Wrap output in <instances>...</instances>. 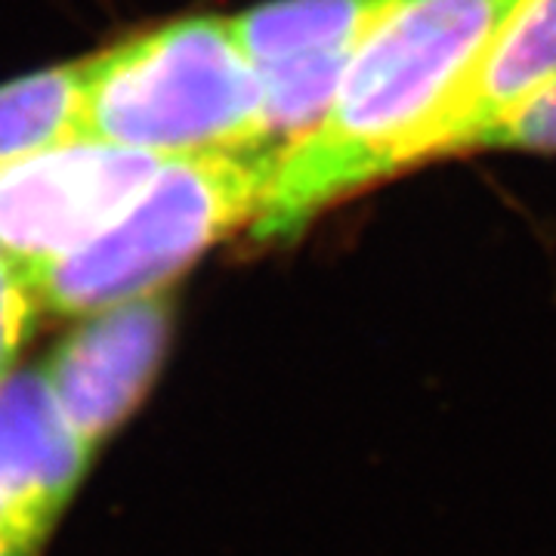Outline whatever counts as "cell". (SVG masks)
<instances>
[{"instance_id":"obj_11","label":"cell","mask_w":556,"mask_h":556,"mask_svg":"<svg viewBox=\"0 0 556 556\" xmlns=\"http://www.w3.org/2000/svg\"><path fill=\"white\" fill-rule=\"evenodd\" d=\"M38 300L10 263L0 257V380L13 375V362L20 356L28 325L35 318Z\"/></svg>"},{"instance_id":"obj_2","label":"cell","mask_w":556,"mask_h":556,"mask_svg":"<svg viewBox=\"0 0 556 556\" xmlns=\"http://www.w3.org/2000/svg\"><path fill=\"white\" fill-rule=\"evenodd\" d=\"M80 137L164 161L269 149L257 65L219 16L139 31L87 60Z\"/></svg>"},{"instance_id":"obj_10","label":"cell","mask_w":556,"mask_h":556,"mask_svg":"<svg viewBox=\"0 0 556 556\" xmlns=\"http://www.w3.org/2000/svg\"><path fill=\"white\" fill-rule=\"evenodd\" d=\"M479 149H532L556 152V75L497 124Z\"/></svg>"},{"instance_id":"obj_8","label":"cell","mask_w":556,"mask_h":556,"mask_svg":"<svg viewBox=\"0 0 556 556\" xmlns=\"http://www.w3.org/2000/svg\"><path fill=\"white\" fill-rule=\"evenodd\" d=\"M396 0H269L229 20L254 65L356 50Z\"/></svg>"},{"instance_id":"obj_3","label":"cell","mask_w":556,"mask_h":556,"mask_svg":"<svg viewBox=\"0 0 556 556\" xmlns=\"http://www.w3.org/2000/svg\"><path fill=\"white\" fill-rule=\"evenodd\" d=\"M276 149L161 161L134 201L31 294L56 316H84L164 291L217 241L254 223Z\"/></svg>"},{"instance_id":"obj_4","label":"cell","mask_w":556,"mask_h":556,"mask_svg":"<svg viewBox=\"0 0 556 556\" xmlns=\"http://www.w3.org/2000/svg\"><path fill=\"white\" fill-rule=\"evenodd\" d=\"M155 155L72 137L0 164V257L35 288L134 201L161 167Z\"/></svg>"},{"instance_id":"obj_1","label":"cell","mask_w":556,"mask_h":556,"mask_svg":"<svg viewBox=\"0 0 556 556\" xmlns=\"http://www.w3.org/2000/svg\"><path fill=\"white\" fill-rule=\"evenodd\" d=\"M519 0H396L358 40L325 115L276 149L254 241L278 244L338 201L433 159Z\"/></svg>"},{"instance_id":"obj_7","label":"cell","mask_w":556,"mask_h":556,"mask_svg":"<svg viewBox=\"0 0 556 556\" xmlns=\"http://www.w3.org/2000/svg\"><path fill=\"white\" fill-rule=\"evenodd\" d=\"M556 75V0H519L437 155L479 149L510 112Z\"/></svg>"},{"instance_id":"obj_6","label":"cell","mask_w":556,"mask_h":556,"mask_svg":"<svg viewBox=\"0 0 556 556\" xmlns=\"http://www.w3.org/2000/svg\"><path fill=\"white\" fill-rule=\"evenodd\" d=\"M93 445L62 415L40 371L0 380V529L43 544L78 492Z\"/></svg>"},{"instance_id":"obj_12","label":"cell","mask_w":556,"mask_h":556,"mask_svg":"<svg viewBox=\"0 0 556 556\" xmlns=\"http://www.w3.org/2000/svg\"><path fill=\"white\" fill-rule=\"evenodd\" d=\"M38 551V544H31V541H25V538L0 529V556H35Z\"/></svg>"},{"instance_id":"obj_5","label":"cell","mask_w":556,"mask_h":556,"mask_svg":"<svg viewBox=\"0 0 556 556\" xmlns=\"http://www.w3.org/2000/svg\"><path fill=\"white\" fill-rule=\"evenodd\" d=\"M170 331L174 300L155 291L97 309L47 358L40 375L87 445L97 448L137 412L159 378Z\"/></svg>"},{"instance_id":"obj_9","label":"cell","mask_w":556,"mask_h":556,"mask_svg":"<svg viewBox=\"0 0 556 556\" xmlns=\"http://www.w3.org/2000/svg\"><path fill=\"white\" fill-rule=\"evenodd\" d=\"M87 60L53 65L0 87V164L80 137Z\"/></svg>"}]
</instances>
